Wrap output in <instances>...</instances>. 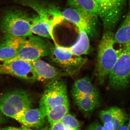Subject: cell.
<instances>
[{
    "instance_id": "cell-1",
    "label": "cell",
    "mask_w": 130,
    "mask_h": 130,
    "mask_svg": "<svg viewBox=\"0 0 130 130\" xmlns=\"http://www.w3.org/2000/svg\"><path fill=\"white\" fill-rule=\"evenodd\" d=\"M115 35L111 30H107L99 43L96 73L100 84L108 77L121 52V48H115Z\"/></svg>"
},
{
    "instance_id": "cell-2",
    "label": "cell",
    "mask_w": 130,
    "mask_h": 130,
    "mask_svg": "<svg viewBox=\"0 0 130 130\" xmlns=\"http://www.w3.org/2000/svg\"><path fill=\"white\" fill-rule=\"evenodd\" d=\"M32 104L29 93L18 89L0 96V112L5 116L14 119L18 114L31 108Z\"/></svg>"
},
{
    "instance_id": "cell-3",
    "label": "cell",
    "mask_w": 130,
    "mask_h": 130,
    "mask_svg": "<svg viewBox=\"0 0 130 130\" xmlns=\"http://www.w3.org/2000/svg\"><path fill=\"white\" fill-rule=\"evenodd\" d=\"M109 88L123 89L130 83V41L121 47V52L108 77Z\"/></svg>"
},
{
    "instance_id": "cell-4",
    "label": "cell",
    "mask_w": 130,
    "mask_h": 130,
    "mask_svg": "<svg viewBox=\"0 0 130 130\" xmlns=\"http://www.w3.org/2000/svg\"><path fill=\"white\" fill-rule=\"evenodd\" d=\"M1 29L5 35L27 37L32 36L30 17L21 10L8 12L3 19Z\"/></svg>"
},
{
    "instance_id": "cell-5",
    "label": "cell",
    "mask_w": 130,
    "mask_h": 130,
    "mask_svg": "<svg viewBox=\"0 0 130 130\" xmlns=\"http://www.w3.org/2000/svg\"><path fill=\"white\" fill-rule=\"evenodd\" d=\"M51 46L43 39L33 35L25 38L16 56L5 62L17 60L32 62L44 56H49Z\"/></svg>"
},
{
    "instance_id": "cell-6",
    "label": "cell",
    "mask_w": 130,
    "mask_h": 130,
    "mask_svg": "<svg viewBox=\"0 0 130 130\" xmlns=\"http://www.w3.org/2000/svg\"><path fill=\"white\" fill-rule=\"evenodd\" d=\"M68 102L66 84L59 78L47 85L40 99L39 109L46 116L51 108Z\"/></svg>"
},
{
    "instance_id": "cell-7",
    "label": "cell",
    "mask_w": 130,
    "mask_h": 130,
    "mask_svg": "<svg viewBox=\"0 0 130 130\" xmlns=\"http://www.w3.org/2000/svg\"><path fill=\"white\" fill-rule=\"evenodd\" d=\"M51 46L50 57L51 61L70 75L78 72L86 63L87 59L73 54L65 47L56 44Z\"/></svg>"
},
{
    "instance_id": "cell-8",
    "label": "cell",
    "mask_w": 130,
    "mask_h": 130,
    "mask_svg": "<svg viewBox=\"0 0 130 130\" xmlns=\"http://www.w3.org/2000/svg\"><path fill=\"white\" fill-rule=\"evenodd\" d=\"M101 11L100 18L107 30H111L118 21L124 0H94Z\"/></svg>"
},
{
    "instance_id": "cell-9",
    "label": "cell",
    "mask_w": 130,
    "mask_h": 130,
    "mask_svg": "<svg viewBox=\"0 0 130 130\" xmlns=\"http://www.w3.org/2000/svg\"><path fill=\"white\" fill-rule=\"evenodd\" d=\"M0 74L11 75L29 81H35L37 76L31 62L17 60L0 65Z\"/></svg>"
},
{
    "instance_id": "cell-10",
    "label": "cell",
    "mask_w": 130,
    "mask_h": 130,
    "mask_svg": "<svg viewBox=\"0 0 130 130\" xmlns=\"http://www.w3.org/2000/svg\"><path fill=\"white\" fill-rule=\"evenodd\" d=\"M63 19L76 26L78 29L85 31L88 35L95 32L97 16H91L73 8H68L61 12Z\"/></svg>"
},
{
    "instance_id": "cell-11",
    "label": "cell",
    "mask_w": 130,
    "mask_h": 130,
    "mask_svg": "<svg viewBox=\"0 0 130 130\" xmlns=\"http://www.w3.org/2000/svg\"><path fill=\"white\" fill-rule=\"evenodd\" d=\"M22 3L34 9L40 18L52 21L56 25L64 19L61 12L55 5L37 0H23Z\"/></svg>"
},
{
    "instance_id": "cell-12",
    "label": "cell",
    "mask_w": 130,
    "mask_h": 130,
    "mask_svg": "<svg viewBox=\"0 0 130 130\" xmlns=\"http://www.w3.org/2000/svg\"><path fill=\"white\" fill-rule=\"evenodd\" d=\"M36 74L37 81H53L69 74L58 70L41 59L31 62Z\"/></svg>"
},
{
    "instance_id": "cell-13",
    "label": "cell",
    "mask_w": 130,
    "mask_h": 130,
    "mask_svg": "<svg viewBox=\"0 0 130 130\" xmlns=\"http://www.w3.org/2000/svg\"><path fill=\"white\" fill-rule=\"evenodd\" d=\"M14 119L23 126L36 129L43 128L47 120L46 116L39 108H31L18 114Z\"/></svg>"
},
{
    "instance_id": "cell-14",
    "label": "cell",
    "mask_w": 130,
    "mask_h": 130,
    "mask_svg": "<svg viewBox=\"0 0 130 130\" xmlns=\"http://www.w3.org/2000/svg\"><path fill=\"white\" fill-rule=\"evenodd\" d=\"M25 38L5 35L0 44V61L4 62L14 58Z\"/></svg>"
},
{
    "instance_id": "cell-15",
    "label": "cell",
    "mask_w": 130,
    "mask_h": 130,
    "mask_svg": "<svg viewBox=\"0 0 130 130\" xmlns=\"http://www.w3.org/2000/svg\"><path fill=\"white\" fill-rule=\"evenodd\" d=\"M100 118L103 124L111 122L115 130H118L123 126L128 119L125 112L120 108L111 107L100 112Z\"/></svg>"
},
{
    "instance_id": "cell-16",
    "label": "cell",
    "mask_w": 130,
    "mask_h": 130,
    "mask_svg": "<svg viewBox=\"0 0 130 130\" xmlns=\"http://www.w3.org/2000/svg\"><path fill=\"white\" fill-rule=\"evenodd\" d=\"M31 29L32 34L54 40L53 31L56 25L52 21L41 18L38 15L30 17Z\"/></svg>"
},
{
    "instance_id": "cell-17",
    "label": "cell",
    "mask_w": 130,
    "mask_h": 130,
    "mask_svg": "<svg viewBox=\"0 0 130 130\" xmlns=\"http://www.w3.org/2000/svg\"><path fill=\"white\" fill-rule=\"evenodd\" d=\"M72 96L83 95L100 98L98 90L91 83L88 77L77 79L74 82L72 90Z\"/></svg>"
},
{
    "instance_id": "cell-18",
    "label": "cell",
    "mask_w": 130,
    "mask_h": 130,
    "mask_svg": "<svg viewBox=\"0 0 130 130\" xmlns=\"http://www.w3.org/2000/svg\"><path fill=\"white\" fill-rule=\"evenodd\" d=\"M68 5L72 8L86 14L99 17L101 11L94 0H68Z\"/></svg>"
},
{
    "instance_id": "cell-19",
    "label": "cell",
    "mask_w": 130,
    "mask_h": 130,
    "mask_svg": "<svg viewBox=\"0 0 130 130\" xmlns=\"http://www.w3.org/2000/svg\"><path fill=\"white\" fill-rule=\"evenodd\" d=\"M79 34L76 42L71 46L65 48L72 53L81 56L88 53L90 42L88 36L85 31L79 29Z\"/></svg>"
},
{
    "instance_id": "cell-20",
    "label": "cell",
    "mask_w": 130,
    "mask_h": 130,
    "mask_svg": "<svg viewBox=\"0 0 130 130\" xmlns=\"http://www.w3.org/2000/svg\"><path fill=\"white\" fill-rule=\"evenodd\" d=\"M72 97L78 108L85 113L93 112L100 105V98L83 95H73Z\"/></svg>"
},
{
    "instance_id": "cell-21",
    "label": "cell",
    "mask_w": 130,
    "mask_h": 130,
    "mask_svg": "<svg viewBox=\"0 0 130 130\" xmlns=\"http://www.w3.org/2000/svg\"><path fill=\"white\" fill-rule=\"evenodd\" d=\"M115 42L122 46L130 41V1L127 15L115 35Z\"/></svg>"
},
{
    "instance_id": "cell-22",
    "label": "cell",
    "mask_w": 130,
    "mask_h": 130,
    "mask_svg": "<svg viewBox=\"0 0 130 130\" xmlns=\"http://www.w3.org/2000/svg\"><path fill=\"white\" fill-rule=\"evenodd\" d=\"M70 110L69 102L54 107L49 110L46 114L47 120L50 124L61 121Z\"/></svg>"
},
{
    "instance_id": "cell-23",
    "label": "cell",
    "mask_w": 130,
    "mask_h": 130,
    "mask_svg": "<svg viewBox=\"0 0 130 130\" xmlns=\"http://www.w3.org/2000/svg\"><path fill=\"white\" fill-rule=\"evenodd\" d=\"M60 122L65 128L70 130H79L81 126L78 120L68 113L63 117Z\"/></svg>"
},
{
    "instance_id": "cell-24",
    "label": "cell",
    "mask_w": 130,
    "mask_h": 130,
    "mask_svg": "<svg viewBox=\"0 0 130 130\" xmlns=\"http://www.w3.org/2000/svg\"><path fill=\"white\" fill-rule=\"evenodd\" d=\"M50 125V130H70L65 128L60 121Z\"/></svg>"
},
{
    "instance_id": "cell-25",
    "label": "cell",
    "mask_w": 130,
    "mask_h": 130,
    "mask_svg": "<svg viewBox=\"0 0 130 130\" xmlns=\"http://www.w3.org/2000/svg\"><path fill=\"white\" fill-rule=\"evenodd\" d=\"M87 130H102V125L98 121H94L89 126Z\"/></svg>"
},
{
    "instance_id": "cell-26",
    "label": "cell",
    "mask_w": 130,
    "mask_h": 130,
    "mask_svg": "<svg viewBox=\"0 0 130 130\" xmlns=\"http://www.w3.org/2000/svg\"><path fill=\"white\" fill-rule=\"evenodd\" d=\"M102 130H115L113 124L111 122L103 124L102 125Z\"/></svg>"
},
{
    "instance_id": "cell-27",
    "label": "cell",
    "mask_w": 130,
    "mask_h": 130,
    "mask_svg": "<svg viewBox=\"0 0 130 130\" xmlns=\"http://www.w3.org/2000/svg\"><path fill=\"white\" fill-rule=\"evenodd\" d=\"M23 130H50V128L48 127H43V128H41V129H38L34 130L33 129H30V128H27L25 126H23L21 127Z\"/></svg>"
},
{
    "instance_id": "cell-28",
    "label": "cell",
    "mask_w": 130,
    "mask_h": 130,
    "mask_svg": "<svg viewBox=\"0 0 130 130\" xmlns=\"http://www.w3.org/2000/svg\"><path fill=\"white\" fill-rule=\"evenodd\" d=\"M4 130H23L22 128H16L15 127H9L6 128Z\"/></svg>"
},
{
    "instance_id": "cell-29",
    "label": "cell",
    "mask_w": 130,
    "mask_h": 130,
    "mask_svg": "<svg viewBox=\"0 0 130 130\" xmlns=\"http://www.w3.org/2000/svg\"><path fill=\"white\" fill-rule=\"evenodd\" d=\"M118 130H128V124H124L121 128H119Z\"/></svg>"
},
{
    "instance_id": "cell-30",
    "label": "cell",
    "mask_w": 130,
    "mask_h": 130,
    "mask_svg": "<svg viewBox=\"0 0 130 130\" xmlns=\"http://www.w3.org/2000/svg\"><path fill=\"white\" fill-rule=\"evenodd\" d=\"M4 120L5 119H4L2 113L0 112V123L3 122L4 121Z\"/></svg>"
},
{
    "instance_id": "cell-31",
    "label": "cell",
    "mask_w": 130,
    "mask_h": 130,
    "mask_svg": "<svg viewBox=\"0 0 130 130\" xmlns=\"http://www.w3.org/2000/svg\"><path fill=\"white\" fill-rule=\"evenodd\" d=\"M128 120H129V121H128V130H130V112L129 115V117H128Z\"/></svg>"
}]
</instances>
